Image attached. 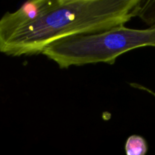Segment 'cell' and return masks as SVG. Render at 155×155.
I'll use <instances>...</instances> for the list:
<instances>
[{"mask_svg":"<svg viewBox=\"0 0 155 155\" xmlns=\"http://www.w3.org/2000/svg\"><path fill=\"white\" fill-rule=\"evenodd\" d=\"M140 0H50L32 21L0 33V52L9 56L42 54L55 41L124 26L136 17Z\"/></svg>","mask_w":155,"mask_h":155,"instance_id":"1","label":"cell"},{"mask_svg":"<svg viewBox=\"0 0 155 155\" xmlns=\"http://www.w3.org/2000/svg\"><path fill=\"white\" fill-rule=\"evenodd\" d=\"M155 46V29H132L118 26L92 34L75 35L50 44L42 54L61 68L89 64H113L130 50Z\"/></svg>","mask_w":155,"mask_h":155,"instance_id":"2","label":"cell"},{"mask_svg":"<svg viewBox=\"0 0 155 155\" xmlns=\"http://www.w3.org/2000/svg\"><path fill=\"white\" fill-rule=\"evenodd\" d=\"M136 17H139L145 21L149 28L155 29V0H140Z\"/></svg>","mask_w":155,"mask_h":155,"instance_id":"3","label":"cell"},{"mask_svg":"<svg viewBox=\"0 0 155 155\" xmlns=\"http://www.w3.org/2000/svg\"><path fill=\"white\" fill-rule=\"evenodd\" d=\"M148 151V144L143 137L133 135L127 139L125 144L127 155H145Z\"/></svg>","mask_w":155,"mask_h":155,"instance_id":"4","label":"cell"}]
</instances>
